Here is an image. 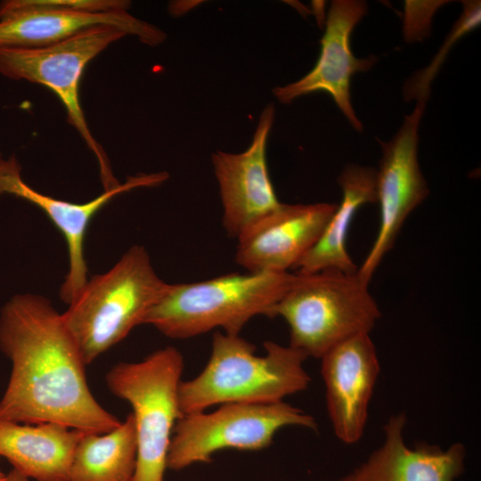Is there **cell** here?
Instances as JSON below:
<instances>
[{"label": "cell", "mask_w": 481, "mask_h": 481, "mask_svg": "<svg viewBox=\"0 0 481 481\" xmlns=\"http://www.w3.org/2000/svg\"><path fill=\"white\" fill-rule=\"evenodd\" d=\"M337 481H354L353 475L350 473L349 475H346Z\"/></svg>", "instance_id": "cell-23"}, {"label": "cell", "mask_w": 481, "mask_h": 481, "mask_svg": "<svg viewBox=\"0 0 481 481\" xmlns=\"http://www.w3.org/2000/svg\"><path fill=\"white\" fill-rule=\"evenodd\" d=\"M109 26L136 37L150 46L166 34L128 12H80L60 7L52 0H7L0 3V47L36 48L62 42L89 29Z\"/></svg>", "instance_id": "cell-11"}, {"label": "cell", "mask_w": 481, "mask_h": 481, "mask_svg": "<svg viewBox=\"0 0 481 481\" xmlns=\"http://www.w3.org/2000/svg\"><path fill=\"white\" fill-rule=\"evenodd\" d=\"M20 172L14 155L0 159V197L10 194L37 206L64 236L69 271L61 286L60 298L67 305L77 298L88 280L85 240L93 217L117 195L139 187L157 186L168 177L165 172L131 175L125 183L87 202L73 203L36 191L22 179Z\"/></svg>", "instance_id": "cell-10"}, {"label": "cell", "mask_w": 481, "mask_h": 481, "mask_svg": "<svg viewBox=\"0 0 481 481\" xmlns=\"http://www.w3.org/2000/svg\"><path fill=\"white\" fill-rule=\"evenodd\" d=\"M316 431L315 419L283 401L273 404H224L212 412L181 417L173 431L167 468L178 471L209 463L223 450L259 451L286 427Z\"/></svg>", "instance_id": "cell-8"}, {"label": "cell", "mask_w": 481, "mask_h": 481, "mask_svg": "<svg viewBox=\"0 0 481 481\" xmlns=\"http://www.w3.org/2000/svg\"><path fill=\"white\" fill-rule=\"evenodd\" d=\"M342 199L315 245L298 264V273L335 269L356 273L358 267L346 250V237L357 210L377 202L376 169L357 164L346 166L338 180Z\"/></svg>", "instance_id": "cell-18"}, {"label": "cell", "mask_w": 481, "mask_h": 481, "mask_svg": "<svg viewBox=\"0 0 481 481\" xmlns=\"http://www.w3.org/2000/svg\"><path fill=\"white\" fill-rule=\"evenodd\" d=\"M295 273H232L189 283H167L143 324L171 338H188L221 328L239 335L253 317L273 318L274 306Z\"/></svg>", "instance_id": "cell-3"}, {"label": "cell", "mask_w": 481, "mask_h": 481, "mask_svg": "<svg viewBox=\"0 0 481 481\" xmlns=\"http://www.w3.org/2000/svg\"><path fill=\"white\" fill-rule=\"evenodd\" d=\"M5 481H30L29 477L12 469L9 473L6 474Z\"/></svg>", "instance_id": "cell-22"}, {"label": "cell", "mask_w": 481, "mask_h": 481, "mask_svg": "<svg viewBox=\"0 0 481 481\" xmlns=\"http://www.w3.org/2000/svg\"><path fill=\"white\" fill-rule=\"evenodd\" d=\"M0 349L12 363L0 420L94 433L121 423L93 395L79 347L46 298L18 294L3 306Z\"/></svg>", "instance_id": "cell-1"}, {"label": "cell", "mask_w": 481, "mask_h": 481, "mask_svg": "<svg viewBox=\"0 0 481 481\" xmlns=\"http://www.w3.org/2000/svg\"><path fill=\"white\" fill-rule=\"evenodd\" d=\"M337 204L281 205L237 240L236 263L249 273H288L315 245Z\"/></svg>", "instance_id": "cell-13"}, {"label": "cell", "mask_w": 481, "mask_h": 481, "mask_svg": "<svg viewBox=\"0 0 481 481\" xmlns=\"http://www.w3.org/2000/svg\"><path fill=\"white\" fill-rule=\"evenodd\" d=\"M412 3L415 11L412 7L410 2L406 1L405 14L411 15L414 18L416 17L418 20L404 22V33L405 36V40L407 41L420 40L422 37H426L428 35L433 13L436 12V8L443 4L444 2L412 1Z\"/></svg>", "instance_id": "cell-21"}, {"label": "cell", "mask_w": 481, "mask_h": 481, "mask_svg": "<svg viewBox=\"0 0 481 481\" xmlns=\"http://www.w3.org/2000/svg\"><path fill=\"white\" fill-rule=\"evenodd\" d=\"M273 119L274 107L268 104L245 151H217L212 155L223 206V225L227 234L237 239L281 203L272 184L265 158Z\"/></svg>", "instance_id": "cell-14"}, {"label": "cell", "mask_w": 481, "mask_h": 481, "mask_svg": "<svg viewBox=\"0 0 481 481\" xmlns=\"http://www.w3.org/2000/svg\"><path fill=\"white\" fill-rule=\"evenodd\" d=\"M426 102H416L395 136L380 143L382 156L376 169L377 202L380 223L377 237L358 267V275L370 283L384 257L393 248L408 216L428 195L418 161L419 128Z\"/></svg>", "instance_id": "cell-9"}, {"label": "cell", "mask_w": 481, "mask_h": 481, "mask_svg": "<svg viewBox=\"0 0 481 481\" xmlns=\"http://www.w3.org/2000/svg\"><path fill=\"white\" fill-rule=\"evenodd\" d=\"M132 413L105 433L84 432L76 447L69 481H131L136 465Z\"/></svg>", "instance_id": "cell-19"}, {"label": "cell", "mask_w": 481, "mask_h": 481, "mask_svg": "<svg viewBox=\"0 0 481 481\" xmlns=\"http://www.w3.org/2000/svg\"><path fill=\"white\" fill-rule=\"evenodd\" d=\"M6 479V474H4L0 468V481H5Z\"/></svg>", "instance_id": "cell-24"}, {"label": "cell", "mask_w": 481, "mask_h": 481, "mask_svg": "<svg viewBox=\"0 0 481 481\" xmlns=\"http://www.w3.org/2000/svg\"><path fill=\"white\" fill-rule=\"evenodd\" d=\"M404 412L384 426V441L352 472L354 481H454L465 470L466 448L455 442L446 449L427 443L406 445Z\"/></svg>", "instance_id": "cell-16"}, {"label": "cell", "mask_w": 481, "mask_h": 481, "mask_svg": "<svg viewBox=\"0 0 481 481\" xmlns=\"http://www.w3.org/2000/svg\"><path fill=\"white\" fill-rule=\"evenodd\" d=\"M126 36L109 26L89 29L62 42L36 48L0 47V74L48 87L67 112V121L94 154L104 191L120 184L112 174L102 145L91 133L84 114L79 85L86 65L113 42Z\"/></svg>", "instance_id": "cell-7"}, {"label": "cell", "mask_w": 481, "mask_h": 481, "mask_svg": "<svg viewBox=\"0 0 481 481\" xmlns=\"http://www.w3.org/2000/svg\"><path fill=\"white\" fill-rule=\"evenodd\" d=\"M480 23V2L464 1L463 12L460 20L455 24L453 30L450 33L444 46L439 51L434 61L427 69L420 71L418 75L412 77L404 88V98L407 100L415 99L426 102L429 94V87L436 72L442 64L446 53L451 49L452 44L468 31L473 29Z\"/></svg>", "instance_id": "cell-20"}, {"label": "cell", "mask_w": 481, "mask_h": 481, "mask_svg": "<svg viewBox=\"0 0 481 481\" xmlns=\"http://www.w3.org/2000/svg\"><path fill=\"white\" fill-rule=\"evenodd\" d=\"M265 355L240 335L216 332L203 371L181 381L178 402L182 417L224 404H273L306 390L311 378L301 351L273 341L264 343Z\"/></svg>", "instance_id": "cell-2"}, {"label": "cell", "mask_w": 481, "mask_h": 481, "mask_svg": "<svg viewBox=\"0 0 481 481\" xmlns=\"http://www.w3.org/2000/svg\"><path fill=\"white\" fill-rule=\"evenodd\" d=\"M183 357L174 346L140 362H122L107 372L110 391L132 407L137 453L131 481H165L174 428L182 417L178 390Z\"/></svg>", "instance_id": "cell-6"}, {"label": "cell", "mask_w": 481, "mask_h": 481, "mask_svg": "<svg viewBox=\"0 0 481 481\" xmlns=\"http://www.w3.org/2000/svg\"><path fill=\"white\" fill-rule=\"evenodd\" d=\"M356 273L335 269L295 277L273 308L289 328V346L322 358L338 344L370 334L380 318L379 306Z\"/></svg>", "instance_id": "cell-5"}, {"label": "cell", "mask_w": 481, "mask_h": 481, "mask_svg": "<svg viewBox=\"0 0 481 481\" xmlns=\"http://www.w3.org/2000/svg\"><path fill=\"white\" fill-rule=\"evenodd\" d=\"M321 373L326 406L335 436L357 443L365 428L368 407L380 371L370 334L350 338L324 354Z\"/></svg>", "instance_id": "cell-15"}, {"label": "cell", "mask_w": 481, "mask_h": 481, "mask_svg": "<svg viewBox=\"0 0 481 481\" xmlns=\"http://www.w3.org/2000/svg\"><path fill=\"white\" fill-rule=\"evenodd\" d=\"M84 431L61 424L0 420V456L36 481H69L73 455Z\"/></svg>", "instance_id": "cell-17"}, {"label": "cell", "mask_w": 481, "mask_h": 481, "mask_svg": "<svg viewBox=\"0 0 481 481\" xmlns=\"http://www.w3.org/2000/svg\"><path fill=\"white\" fill-rule=\"evenodd\" d=\"M366 2L360 0L332 1L328 12L326 29L321 39V53L315 66L299 80L273 89L278 101L289 104L296 98L314 92L328 93L350 125L358 132L363 129L355 113L350 96V82L356 72L369 70L378 61L371 55L356 58L350 46L354 28L367 13Z\"/></svg>", "instance_id": "cell-12"}, {"label": "cell", "mask_w": 481, "mask_h": 481, "mask_svg": "<svg viewBox=\"0 0 481 481\" xmlns=\"http://www.w3.org/2000/svg\"><path fill=\"white\" fill-rule=\"evenodd\" d=\"M166 285L146 249L138 245L131 247L109 271L88 279L62 313L86 364L143 324Z\"/></svg>", "instance_id": "cell-4"}]
</instances>
